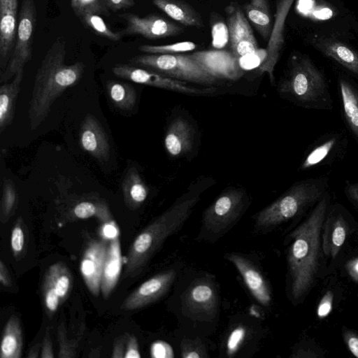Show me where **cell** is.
Here are the masks:
<instances>
[{"label":"cell","mask_w":358,"mask_h":358,"mask_svg":"<svg viewBox=\"0 0 358 358\" xmlns=\"http://www.w3.org/2000/svg\"><path fill=\"white\" fill-rule=\"evenodd\" d=\"M330 196L326 192L308 217L289 235L287 261L292 301L302 303L319 277L322 257V230L329 209Z\"/></svg>","instance_id":"1"},{"label":"cell","mask_w":358,"mask_h":358,"mask_svg":"<svg viewBox=\"0 0 358 358\" xmlns=\"http://www.w3.org/2000/svg\"><path fill=\"white\" fill-rule=\"evenodd\" d=\"M213 183L210 178H197L169 208L141 231L126 257L125 277L135 276L143 270L165 241L181 229L202 193Z\"/></svg>","instance_id":"2"},{"label":"cell","mask_w":358,"mask_h":358,"mask_svg":"<svg viewBox=\"0 0 358 358\" xmlns=\"http://www.w3.org/2000/svg\"><path fill=\"white\" fill-rule=\"evenodd\" d=\"M66 43L57 37L51 45L36 74L28 109L31 130L38 128L47 118L55 101L81 78L85 64L77 62L64 64Z\"/></svg>","instance_id":"3"},{"label":"cell","mask_w":358,"mask_h":358,"mask_svg":"<svg viewBox=\"0 0 358 358\" xmlns=\"http://www.w3.org/2000/svg\"><path fill=\"white\" fill-rule=\"evenodd\" d=\"M327 179L324 177L306 179L294 183L256 214V226L268 229L296 217L308 207L316 204L327 192Z\"/></svg>","instance_id":"4"},{"label":"cell","mask_w":358,"mask_h":358,"mask_svg":"<svg viewBox=\"0 0 358 358\" xmlns=\"http://www.w3.org/2000/svg\"><path fill=\"white\" fill-rule=\"evenodd\" d=\"M278 91L307 107L320 108L331 104L324 75L306 55L292 57L289 71L280 81Z\"/></svg>","instance_id":"5"},{"label":"cell","mask_w":358,"mask_h":358,"mask_svg":"<svg viewBox=\"0 0 358 358\" xmlns=\"http://www.w3.org/2000/svg\"><path fill=\"white\" fill-rule=\"evenodd\" d=\"M249 205L243 188L230 187L223 191L203 211L199 238L216 241L235 225Z\"/></svg>","instance_id":"6"},{"label":"cell","mask_w":358,"mask_h":358,"mask_svg":"<svg viewBox=\"0 0 358 358\" xmlns=\"http://www.w3.org/2000/svg\"><path fill=\"white\" fill-rule=\"evenodd\" d=\"M129 62L165 76L202 85L215 84L217 79L208 73L189 55L185 54H145Z\"/></svg>","instance_id":"7"},{"label":"cell","mask_w":358,"mask_h":358,"mask_svg":"<svg viewBox=\"0 0 358 358\" xmlns=\"http://www.w3.org/2000/svg\"><path fill=\"white\" fill-rule=\"evenodd\" d=\"M36 24L35 0H22L19 15L15 46L1 83L6 82L22 69L31 57V43Z\"/></svg>","instance_id":"8"},{"label":"cell","mask_w":358,"mask_h":358,"mask_svg":"<svg viewBox=\"0 0 358 358\" xmlns=\"http://www.w3.org/2000/svg\"><path fill=\"white\" fill-rule=\"evenodd\" d=\"M117 77L134 83L155 87L171 90L189 95H205L215 92V88L199 89L192 87L186 82L176 80L147 69L132 66L127 64H117L113 69Z\"/></svg>","instance_id":"9"},{"label":"cell","mask_w":358,"mask_h":358,"mask_svg":"<svg viewBox=\"0 0 358 358\" xmlns=\"http://www.w3.org/2000/svg\"><path fill=\"white\" fill-rule=\"evenodd\" d=\"M176 275L175 270L170 269L149 278L124 299L120 309L137 310L157 301L168 292Z\"/></svg>","instance_id":"10"},{"label":"cell","mask_w":358,"mask_h":358,"mask_svg":"<svg viewBox=\"0 0 358 358\" xmlns=\"http://www.w3.org/2000/svg\"><path fill=\"white\" fill-rule=\"evenodd\" d=\"M127 26L122 35H140L146 38L155 40L176 36L183 33L184 29L174 22L157 15L140 17L134 14L122 15Z\"/></svg>","instance_id":"11"},{"label":"cell","mask_w":358,"mask_h":358,"mask_svg":"<svg viewBox=\"0 0 358 358\" xmlns=\"http://www.w3.org/2000/svg\"><path fill=\"white\" fill-rule=\"evenodd\" d=\"M227 28L232 52L239 57L259 48L251 27L243 11L234 3L226 9Z\"/></svg>","instance_id":"12"},{"label":"cell","mask_w":358,"mask_h":358,"mask_svg":"<svg viewBox=\"0 0 358 358\" xmlns=\"http://www.w3.org/2000/svg\"><path fill=\"white\" fill-rule=\"evenodd\" d=\"M189 55L217 79L236 80L243 75L238 59L232 52L223 50H201Z\"/></svg>","instance_id":"13"},{"label":"cell","mask_w":358,"mask_h":358,"mask_svg":"<svg viewBox=\"0 0 358 358\" xmlns=\"http://www.w3.org/2000/svg\"><path fill=\"white\" fill-rule=\"evenodd\" d=\"M294 0H278L275 20L266 48L267 56L258 67L259 73H266L271 85L274 84V69L280 57L284 44V31L287 16Z\"/></svg>","instance_id":"14"},{"label":"cell","mask_w":358,"mask_h":358,"mask_svg":"<svg viewBox=\"0 0 358 358\" xmlns=\"http://www.w3.org/2000/svg\"><path fill=\"white\" fill-rule=\"evenodd\" d=\"M231 262L242 276L253 297L264 306H268L272 295L270 286L259 269L248 258L236 253H229L225 257Z\"/></svg>","instance_id":"15"},{"label":"cell","mask_w":358,"mask_h":358,"mask_svg":"<svg viewBox=\"0 0 358 358\" xmlns=\"http://www.w3.org/2000/svg\"><path fill=\"white\" fill-rule=\"evenodd\" d=\"M310 44L358 77V51L334 36L313 34Z\"/></svg>","instance_id":"16"},{"label":"cell","mask_w":358,"mask_h":358,"mask_svg":"<svg viewBox=\"0 0 358 358\" xmlns=\"http://www.w3.org/2000/svg\"><path fill=\"white\" fill-rule=\"evenodd\" d=\"M108 246L103 241H92L80 262V272L89 291L95 296L101 291V279Z\"/></svg>","instance_id":"17"},{"label":"cell","mask_w":358,"mask_h":358,"mask_svg":"<svg viewBox=\"0 0 358 358\" xmlns=\"http://www.w3.org/2000/svg\"><path fill=\"white\" fill-rule=\"evenodd\" d=\"M80 145L83 150L100 162L108 160L110 146L102 125L92 114L83 119L79 133Z\"/></svg>","instance_id":"18"},{"label":"cell","mask_w":358,"mask_h":358,"mask_svg":"<svg viewBox=\"0 0 358 358\" xmlns=\"http://www.w3.org/2000/svg\"><path fill=\"white\" fill-rule=\"evenodd\" d=\"M350 231L349 222L343 213L336 209L328 210L322 230V249L327 258L338 256Z\"/></svg>","instance_id":"19"},{"label":"cell","mask_w":358,"mask_h":358,"mask_svg":"<svg viewBox=\"0 0 358 358\" xmlns=\"http://www.w3.org/2000/svg\"><path fill=\"white\" fill-rule=\"evenodd\" d=\"M17 0H0V61L1 68L9 61L17 34Z\"/></svg>","instance_id":"20"},{"label":"cell","mask_w":358,"mask_h":358,"mask_svg":"<svg viewBox=\"0 0 358 358\" xmlns=\"http://www.w3.org/2000/svg\"><path fill=\"white\" fill-rule=\"evenodd\" d=\"M185 304L192 313L213 317L217 308V294L215 286L208 280L194 282L187 290Z\"/></svg>","instance_id":"21"},{"label":"cell","mask_w":358,"mask_h":358,"mask_svg":"<svg viewBox=\"0 0 358 358\" xmlns=\"http://www.w3.org/2000/svg\"><path fill=\"white\" fill-rule=\"evenodd\" d=\"M193 138L192 125L187 120L178 117L167 128L164 136V147L171 157H181L192 150Z\"/></svg>","instance_id":"22"},{"label":"cell","mask_w":358,"mask_h":358,"mask_svg":"<svg viewBox=\"0 0 358 358\" xmlns=\"http://www.w3.org/2000/svg\"><path fill=\"white\" fill-rule=\"evenodd\" d=\"M122 266L120 244L118 236L110 240L103 268L101 279V292L106 299L115 287Z\"/></svg>","instance_id":"23"},{"label":"cell","mask_w":358,"mask_h":358,"mask_svg":"<svg viewBox=\"0 0 358 358\" xmlns=\"http://www.w3.org/2000/svg\"><path fill=\"white\" fill-rule=\"evenodd\" d=\"M154 5L169 17L180 24L201 28L203 23L201 15L189 4L180 0H152Z\"/></svg>","instance_id":"24"},{"label":"cell","mask_w":358,"mask_h":358,"mask_svg":"<svg viewBox=\"0 0 358 358\" xmlns=\"http://www.w3.org/2000/svg\"><path fill=\"white\" fill-rule=\"evenodd\" d=\"M24 69H20L14 76L12 82L4 83L0 87V131L12 122L15 105L23 78Z\"/></svg>","instance_id":"25"},{"label":"cell","mask_w":358,"mask_h":358,"mask_svg":"<svg viewBox=\"0 0 358 358\" xmlns=\"http://www.w3.org/2000/svg\"><path fill=\"white\" fill-rule=\"evenodd\" d=\"M243 8L247 18L262 38L268 41L273 20L271 15L268 0H250L244 5Z\"/></svg>","instance_id":"26"},{"label":"cell","mask_w":358,"mask_h":358,"mask_svg":"<svg viewBox=\"0 0 358 358\" xmlns=\"http://www.w3.org/2000/svg\"><path fill=\"white\" fill-rule=\"evenodd\" d=\"M23 346L22 328L18 317L13 315L6 322L2 333L1 358H20Z\"/></svg>","instance_id":"27"},{"label":"cell","mask_w":358,"mask_h":358,"mask_svg":"<svg viewBox=\"0 0 358 358\" xmlns=\"http://www.w3.org/2000/svg\"><path fill=\"white\" fill-rule=\"evenodd\" d=\"M122 191L127 205L131 208H138L146 199L148 189L137 169L129 168L122 182Z\"/></svg>","instance_id":"28"},{"label":"cell","mask_w":358,"mask_h":358,"mask_svg":"<svg viewBox=\"0 0 358 358\" xmlns=\"http://www.w3.org/2000/svg\"><path fill=\"white\" fill-rule=\"evenodd\" d=\"M339 90L347 124L358 138V90L348 80L340 78Z\"/></svg>","instance_id":"29"},{"label":"cell","mask_w":358,"mask_h":358,"mask_svg":"<svg viewBox=\"0 0 358 358\" xmlns=\"http://www.w3.org/2000/svg\"><path fill=\"white\" fill-rule=\"evenodd\" d=\"M107 92L113 104L120 110H131L136 103V91L130 84L109 81L107 84Z\"/></svg>","instance_id":"30"},{"label":"cell","mask_w":358,"mask_h":358,"mask_svg":"<svg viewBox=\"0 0 358 358\" xmlns=\"http://www.w3.org/2000/svg\"><path fill=\"white\" fill-rule=\"evenodd\" d=\"M55 287L62 301H64L71 290L73 276L64 262L52 264L45 273Z\"/></svg>","instance_id":"31"},{"label":"cell","mask_w":358,"mask_h":358,"mask_svg":"<svg viewBox=\"0 0 358 358\" xmlns=\"http://www.w3.org/2000/svg\"><path fill=\"white\" fill-rule=\"evenodd\" d=\"M17 203V194L12 180L6 178L2 186L1 202V220L6 222L12 215Z\"/></svg>","instance_id":"32"},{"label":"cell","mask_w":358,"mask_h":358,"mask_svg":"<svg viewBox=\"0 0 358 358\" xmlns=\"http://www.w3.org/2000/svg\"><path fill=\"white\" fill-rule=\"evenodd\" d=\"M78 17L97 34L110 41H117L122 36L120 32H114L110 29L103 20L95 13L85 12Z\"/></svg>","instance_id":"33"},{"label":"cell","mask_w":358,"mask_h":358,"mask_svg":"<svg viewBox=\"0 0 358 358\" xmlns=\"http://www.w3.org/2000/svg\"><path fill=\"white\" fill-rule=\"evenodd\" d=\"M196 47L193 42L182 41L167 45H142L138 50L147 54H180L193 50Z\"/></svg>","instance_id":"34"},{"label":"cell","mask_w":358,"mask_h":358,"mask_svg":"<svg viewBox=\"0 0 358 358\" xmlns=\"http://www.w3.org/2000/svg\"><path fill=\"white\" fill-rule=\"evenodd\" d=\"M336 143V138L334 137L315 147L302 162L301 169H308L322 162L329 155Z\"/></svg>","instance_id":"35"},{"label":"cell","mask_w":358,"mask_h":358,"mask_svg":"<svg viewBox=\"0 0 358 358\" xmlns=\"http://www.w3.org/2000/svg\"><path fill=\"white\" fill-rule=\"evenodd\" d=\"M42 293L44 304L48 314H54L57 310L62 300L58 296L52 282L45 275L42 285Z\"/></svg>","instance_id":"36"},{"label":"cell","mask_w":358,"mask_h":358,"mask_svg":"<svg viewBox=\"0 0 358 358\" xmlns=\"http://www.w3.org/2000/svg\"><path fill=\"white\" fill-rule=\"evenodd\" d=\"M246 336V329L243 326L234 328L229 334L226 344L227 354L232 357L237 352Z\"/></svg>","instance_id":"37"},{"label":"cell","mask_w":358,"mask_h":358,"mask_svg":"<svg viewBox=\"0 0 358 358\" xmlns=\"http://www.w3.org/2000/svg\"><path fill=\"white\" fill-rule=\"evenodd\" d=\"M22 220L20 217L14 225L10 236V246L15 258L22 253L24 245V234L22 229Z\"/></svg>","instance_id":"38"},{"label":"cell","mask_w":358,"mask_h":358,"mask_svg":"<svg viewBox=\"0 0 358 358\" xmlns=\"http://www.w3.org/2000/svg\"><path fill=\"white\" fill-rule=\"evenodd\" d=\"M266 56V50L261 48L239 57L238 62L243 70H249L259 67L264 62Z\"/></svg>","instance_id":"39"},{"label":"cell","mask_w":358,"mask_h":358,"mask_svg":"<svg viewBox=\"0 0 358 358\" xmlns=\"http://www.w3.org/2000/svg\"><path fill=\"white\" fill-rule=\"evenodd\" d=\"M181 356L184 358H203L207 355L199 341L184 340L181 345Z\"/></svg>","instance_id":"40"},{"label":"cell","mask_w":358,"mask_h":358,"mask_svg":"<svg viewBox=\"0 0 358 358\" xmlns=\"http://www.w3.org/2000/svg\"><path fill=\"white\" fill-rule=\"evenodd\" d=\"M71 6L78 16L85 12L97 13L102 10L101 0H71Z\"/></svg>","instance_id":"41"},{"label":"cell","mask_w":358,"mask_h":358,"mask_svg":"<svg viewBox=\"0 0 358 358\" xmlns=\"http://www.w3.org/2000/svg\"><path fill=\"white\" fill-rule=\"evenodd\" d=\"M334 294L331 290L327 291L321 298L317 307L316 314L319 319L327 317L331 312Z\"/></svg>","instance_id":"42"},{"label":"cell","mask_w":358,"mask_h":358,"mask_svg":"<svg viewBox=\"0 0 358 358\" xmlns=\"http://www.w3.org/2000/svg\"><path fill=\"white\" fill-rule=\"evenodd\" d=\"M99 206L90 201L78 203L73 208V214L80 219H87L98 213Z\"/></svg>","instance_id":"43"},{"label":"cell","mask_w":358,"mask_h":358,"mask_svg":"<svg viewBox=\"0 0 358 358\" xmlns=\"http://www.w3.org/2000/svg\"><path fill=\"white\" fill-rule=\"evenodd\" d=\"M342 338L348 350L358 357V333L346 327L342 329Z\"/></svg>","instance_id":"44"},{"label":"cell","mask_w":358,"mask_h":358,"mask_svg":"<svg viewBox=\"0 0 358 358\" xmlns=\"http://www.w3.org/2000/svg\"><path fill=\"white\" fill-rule=\"evenodd\" d=\"M141 354L138 348L137 339L134 335H129L127 336L125 348V358H139Z\"/></svg>","instance_id":"45"},{"label":"cell","mask_w":358,"mask_h":358,"mask_svg":"<svg viewBox=\"0 0 358 358\" xmlns=\"http://www.w3.org/2000/svg\"><path fill=\"white\" fill-rule=\"evenodd\" d=\"M318 350L312 348L307 347L305 348L299 347L293 352V354L291 355V357L296 358H317L320 357H323L321 355Z\"/></svg>","instance_id":"46"},{"label":"cell","mask_w":358,"mask_h":358,"mask_svg":"<svg viewBox=\"0 0 358 358\" xmlns=\"http://www.w3.org/2000/svg\"><path fill=\"white\" fill-rule=\"evenodd\" d=\"M345 270L350 279L358 284V256L349 259L345 263Z\"/></svg>","instance_id":"47"},{"label":"cell","mask_w":358,"mask_h":358,"mask_svg":"<svg viewBox=\"0 0 358 358\" xmlns=\"http://www.w3.org/2000/svg\"><path fill=\"white\" fill-rule=\"evenodd\" d=\"M41 357L43 358H52L54 357L52 344L50 338V334L48 329H46L45 336L43 337Z\"/></svg>","instance_id":"48"},{"label":"cell","mask_w":358,"mask_h":358,"mask_svg":"<svg viewBox=\"0 0 358 358\" xmlns=\"http://www.w3.org/2000/svg\"><path fill=\"white\" fill-rule=\"evenodd\" d=\"M127 336L123 335L116 339L113 345L112 357H124L125 353L124 345L127 342Z\"/></svg>","instance_id":"49"},{"label":"cell","mask_w":358,"mask_h":358,"mask_svg":"<svg viewBox=\"0 0 358 358\" xmlns=\"http://www.w3.org/2000/svg\"><path fill=\"white\" fill-rule=\"evenodd\" d=\"M63 330L61 327L59 328V357H71L73 356L72 352L69 348V344L66 342V338L64 337Z\"/></svg>","instance_id":"50"},{"label":"cell","mask_w":358,"mask_h":358,"mask_svg":"<svg viewBox=\"0 0 358 358\" xmlns=\"http://www.w3.org/2000/svg\"><path fill=\"white\" fill-rule=\"evenodd\" d=\"M345 190L349 200L358 208V184H349Z\"/></svg>","instance_id":"51"},{"label":"cell","mask_w":358,"mask_h":358,"mask_svg":"<svg viewBox=\"0 0 358 358\" xmlns=\"http://www.w3.org/2000/svg\"><path fill=\"white\" fill-rule=\"evenodd\" d=\"M106 2L114 10L129 8L134 4V0H106Z\"/></svg>","instance_id":"52"},{"label":"cell","mask_w":358,"mask_h":358,"mask_svg":"<svg viewBox=\"0 0 358 358\" xmlns=\"http://www.w3.org/2000/svg\"><path fill=\"white\" fill-rule=\"evenodd\" d=\"M0 282L4 287L11 286V279L9 273L2 260L0 261Z\"/></svg>","instance_id":"53"},{"label":"cell","mask_w":358,"mask_h":358,"mask_svg":"<svg viewBox=\"0 0 358 358\" xmlns=\"http://www.w3.org/2000/svg\"><path fill=\"white\" fill-rule=\"evenodd\" d=\"M165 344L161 342L155 343L151 348L152 356L155 357H166L164 355Z\"/></svg>","instance_id":"54"},{"label":"cell","mask_w":358,"mask_h":358,"mask_svg":"<svg viewBox=\"0 0 358 358\" xmlns=\"http://www.w3.org/2000/svg\"><path fill=\"white\" fill-rule=\"evenodd\" d=\"M41 347H42V344H41L39 343H36L29 350V352L27 355V357H29V358L38 357L40 356L38 352H39Z\"/></svg>","instance_id":"55"}]
</instances>
